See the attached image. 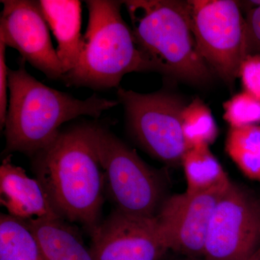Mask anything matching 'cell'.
Instances as JSON below:
<instances>
[{"instance_id":"1","label":"cell","mask_w":260,"mask_h":260,"mask_svg":"<svg viewBox=\"0 0 260 260\" xmlns=\"http://www.w3.org/2000/svg\"><path fill=\"white\" fill-rule=\"evenodd\" d=\"M95 123L61 130L32 157V170L59 218L79 224L90 234L102 223L106 195Z\"/></svg>"},{"instance_id":"2","label":"cell","mask_w":260,"mask_h":260,"mask_svg":"<svg viewBox=\"0 0 260 260\" xmlns=\"http://www.w3.org/2000/svg\"><path fill=\"white\" fill-rule=\"evenodd\" d=\"M26 61L9 69V102L4 130L5 153L19 152L30 158L49 146L65 122L81 116L99 118L119 102L93 94L85 100L51 88L29 74Z\"/></svg>"},{"instance_id":"3","label":"cell","mask_w":260,"mask_h":260,"mask_svg":"<svg viewBox=\"0 0 260 260\" xmlns=\"http://www.w3.org/2000/svg\"><path fill=\"white\" fill-rule=\"evenodd\" d=\"M138 47L157 73L206 84L213 73L198 50L188 1H124Z\"/></svg>"},{"instance_id":"4","label":"cell","mask_w":260,"mask_h":260,"mask_svg":"<svg viewBox=\"0 0 260 260\" xmlns=\"http://www.w3.org/2000/svg\"><path fill=\"white\" fill-rule=\"evenodd\" d=\"M88 23L79 59L62 80L67 86L95 90L117 88L124 75L156 72L138 47L133 29L121 15L124 1L88 0Z\"/></svg>"},{"instance_id":"5","label":"cell","mask_w":260,"mask_h":260,"mask_svg":"<svg viewBox=\"0 0 260 260\" xmlns=\"http://www.w3.org/2000/svg\"><path fill=\"white\" fill-rule=\"evenodd\" d=\"M96 145L106 195L115 210L133 216L155 218L167 198L158 172L149 167L112 132L99 124Z\"/></svg>"},{"instance_id":"6","label":"cell","mask_w":260,"mask_h":260,"mask_svg":"<svg viewBox=\"0 0 260 260\" xmlns=\"http://www.w3.org/2000/svg\"><path fill=\"white\" fill-rule=\"evenodd\" d=\"M117 97L124 107L126 127L137 144L164 164H181L189 149L181 121L187 104L166 90L140 93L119 88Z\"/></svg>"},{"instance_id":"7","label":"cell","mask_w":260,"mask_h":260,"mask_svg":"<svg viewBox=\"0 0 260 260\" xmlns=\"http://www.w3.org/2000/svg\"><path fill=\"white\" fill-rule=\"evenodd\" d=\"M198 50L206 64L233 86L246 55V20L238 2L188 1Z\"/></svg>"},{"instance_id":"8","label":"cell","mask_w":260,"mask_h":260,"mask_svg":"<svg viewBox=\"0 0 260 260\" xmlns=\"http://www.w3.org/2000/svg\"><path fill=\"white\" fill-rule=\"evenodd\" d=\"M259 251V203L232 182L214 209L204 256L211 260H250Z\"/></svg>"},{"instance_id":"9","label":"cell","mask_w":260,"mask_h":260,"mask_svg":"<svg viewBox=\"0 0 260 260\" xmlns=\"http://www.w3.org/2000/svg\"><path fill=\"white\" fill-rule=\"evenodd\" d=\"M231 184L204 192L186 191L166 198L155 218L169 251L180 256H204L210 219Z\"/></svg>"},{"instance_id":"10","label":"cell","mask_w":260,"mask_h":260,"mask_svg":"<svg viewBox=\"0 0 260 260\" xmlns=\"http://www.w3.org/2000/svg\"><path fill=\"white\" fill-rule=\"evenodd\" d=\"M1 3L0 42L18 51L22 59L49 79H62L64 71L39 1L4 0Z\"/></svg>"},{"instance_id":"11","label":"cell","mask_w":260,"mask_h":260,"mask_svg":"<svg viewBox=\"0 0 260 260\" xmlns=\"http://www.w3.org/2000/svg\"><path fill=\"white\" fill-rule=\"evenodd\" d=\"M93 260H162L168 249L155 218L114 210L91 236Z\"/></svg>"},{"instance_id":"12","label":"cell","mask_w":260,"mask_h":260,"mask_svg":"<svg viewBox=\"0 0 260 260\" xmlns=\"http://www.w3.org/2000/svg\"><path fill=\"white\" fill-rule=\"evenodd\" d=\"M0 203L10 215L23 220L59 217L37 178L13 164L10 155L0 167Z\"/></svg>"},{"instance_id":"13","label":"cell","mask_w":260,"mask_h":260,"mask_svg":"<svg viewBox=\"0 0 260 260\" xmlns=\"http://www.w3.org/2000/svg\"><path fill=\"white\" fill-rule=\"evenodd\" d=\"M41 8L57 42L56 54L64 75L74 69L79 59L82 3L78 0H41Z\"/></svg>"},{"instance_id":"14","label":"cell","mask_w":260,"mask_h":260,"mask_svg":"<svg viewBox=\"0 0 260 260\" xmlns=\"http://www.w3.org/2000/svg\"><path fill=\"white\" fill-rule=\"evenodd\" d=\"M37 239L43 260H93L78 231L59 217L25 220Z\"/></svg>"},{"instance_id":"15","label":"cell","mask_w":260,"mask_h":260,"mask_svg":"<svg viewBox=\"0 0 260 260\" xmlns=\"http://www.w3.org/2000/svg\"><path fill=\"white\" fill-rule=\"evenodd\" d=\"M181 165L184 169L188 192H204L232 182L208 145L188 149Z\"/></svg>"},{"instance_id":"16","label":"cell","mask_w":260,"mask_h":260,"mask_svg":"<svg viewBox=\"0 0 260 260\" xmlns=\"http://www.w3.org/2000/svg\"><path fill=\"white\" fill-rule=\"evenodd\" d=\"M0 260H43L27 222L9 214L0 216Z\"/></svg>"},{"instance_id":"17","label":"cell","mask_w":260,"mask_h":260,"mask_svg":"<svg viewBox=\"0 0 260 260\" xmlns=\"http://www.w3.org/2000/svg\"><path fill=\"white\" fill-rule=\"evenodd\" d=\"M225 148L239 170L260 183V125L230 128Z\"/></svg>"},{"instance_id":"18","label":"cell","mask_w":260,"mask_h":260,"mask_svg":"<svg viewBox=\"0 0 260 260\" xmlns=\"http://www.w3.org/2000/svg\"><path fill=\"white\" fill-rule=\"evenodd\" d=\"M182 130L188 147L213 144L218 128L210 108L199 98L187 104L182 113Z\"/></svg>"},{"instance_id":"19","label":"cell","mask_w":260,"mask_h":260,"mask_svg":"<svg viewBox=\"0 0 260 260\" xmlns=\"http://www.w3.org/2000/svg\"><path fill=\"white\" fill-rule=\"evenodd\" d=\"M223 109L230 128L260 125V101L244 90L224 103Z\"/></svg>"},{"instance_id":"20","label":"cell","mask_w":260,"mask_h":260,"mask_svg":"<svg viewBox=\"0 0 260 260\" xmlns=\"http://www.w3.org/2000/svg\"><path fill=\"white\" fill-rule=\"evenodd\" d=\"M244 91L260 101V54L247 55L239 69Z\"/></svg>"},{"instance_id":"21","label":"cell","mask_w":260,"mask_h":260,"mask_svg":"<svg viewBox=\"0 0 260 260\" xmlns=\"http://www.w3.org/2000/svg\"><path fill=\"white\" fill-rule=\"evenodd\" d=\"M245 20L246 55L260 54V5L249 10Z\"/></svg>"},{"instance_id":"22","label":"cell","mask_w":260,"mask_h":260,"mask_svg":"<svg viewBox=\"0 0 260 260\" xmlns=\"http://www.w3.org/2000/svg\"><path fill=\"white\" fill-rule=\"evenodd\" d=\"M6 45L0 42V124L1 129H4L8 108V72L6 64Z\"/></svg>"},{"instance_id":"23","label":"cell","mask_w":260,"mask_h":260,"mask_svg":"<svg viewBox=\"0 0 260 260\" xmlns=\"http://www.w3.org/2000/svg\"><path fill=\"white\" fill-rule=\"evenodd\" d=\"M180 256V255H179ZM177 260H211L208 259V258L205 257V256H198V257H195V256H180V257Z\"/></svg>"},{"instance_id":"24","label":"cell","mask_w":260,"mask_h":260,"mask_svg":"<svg viewBox=\"0 0 260 260\" xmlns=\"http://www.w3.org/2000/svg\"><path fill=\"white\" fill-rule=\"evenodd\" d=\"M250 260H260V251L255 254Z\"/></svg>"}]
</instances>
